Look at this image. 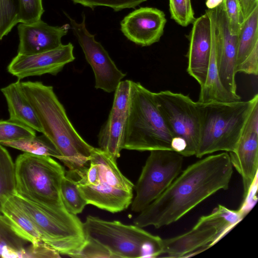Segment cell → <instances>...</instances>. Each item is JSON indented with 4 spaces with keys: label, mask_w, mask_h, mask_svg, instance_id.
<instances>
[{
    "label": "cell",
    "mask_w": 258,
    "mask_h": 258,
    "mask_svg": "<svg viewBox=\"0 0 258 258\" xmlns=\"http://www.w3.org/2000/svg\"><path fill=\"white\" fill-rule=\"evenodd\" d=\"M229 154L208 156L188 165L155 200L139 213L134 224L156 228L182 218L218 191L228 188L233 174Z\"/></svg>",
    "instance_id": "6da1fadb"
},
{
    "label": "cell",
    "mask_w": 258,
    "mask_h": 258,
    "mask_svg": "<svg viewBox=\"0 0 258 258\" xmlns=\"http://www.w3.org/2000/svg\"><path fill=\"white\" fill-rule=\"evenodd\" d=\"M21 86L35 110L42 134L59 152L67 172L80 177L89 165L94 147L76 130L52 86L38 81L21 82Z\"/></svg>",
    "instance_id": "7a4b0ae2"
},
{
    "label": "cell",
    "mask_w": 258,
    "mask_h": 258,
    "mask_svg": "<svg viewBox=\"0 0 258 258\" xmlns=\"http://www.w3.org/2000/svg\"><path fill=\"white\" fill-rule=\"evenodd\" d=\"M86 243L77 258L156 257L162 239L136 225L88 215L83 222Z\"/></svg>",
    "instance_id": "3957f363"
},
{
    "label": "cell",
    "mask_w": 258,
    "mask_h": 258,
    "mask_svg": "<svg viewBox=\"0 0 258 258\" xmlns=\"http://www.w3.org/2000/svg\"><path fill=\"white\" fill-rule=\"evenodd\" d=\"M199 104L201 131L195 156L201 158L218 151L235 150L248 117L258 104V95L248 101Z\"/></svg>",
    "instance_id": "277c9868"
},
{
    "label": "cell",
    "mask_w": 258,
    "mask_h": 258,
    "mask_svg": "<svg viewBox=\"0 0 258 258\" xmlns=\"http://www.w3.org/2000/svg\"><path fill=\"white\" fill-rule=\"evenodd\" d=\"M172 138L157 106L154 92L140 83L132 81L123 149L138 151L172 150Z\"/></svg>",
    "instance_id": "5b68a950"
},
{
    "label": "cell",
    "mask_w": 258,
    "mask_h": 258,
    "mask_svg": "<svg viewBox=\"0 0 258 258\" xmlns=\"http://www.w3.org/2000/svg\"><path fill=\"white\" fill-rule=\"evenodd\" d=\"M16 195L39 206H64L60 187L64 167L50 156L25 153L15 163Z\"/></svg>",
    "instance_id": "8992f818"
},
{
    "label": "cell",
    "mask_w": 258,
    "mask_h": 258,
    "mask_svg": "<svg viewBox=\"0 0 258 258\" xmlns=\"http://www.w3.org/2000/svg\"><path fill=\"white\" fill-rule=\"evenodd\" d=\"M28 216L41 241L60 254L77 257L86 243L83 222L64 206L45 208L17 195L10 197Z\"/></svg>",
    "instance_id": "52a82bcc"
},
{
    "label": "cell",
    "mask_w": 258,
    "mask_h": 258,
    "mask_svg": "<svg viewBox=\"0 0 258 258\" xmlns=\"http://www.w3.org/2000/svg\"><path fill=\"white\" fill-rule=\"evenodd\" d=\"M90 159L98 166L97 176L88 184L77 182L88 205L114 213L131 205L134 183L118 168L116 159L99 148H93Z\"/></svg>",
    "instance_id": "ba28073f"
},
{
    "label": "cell",
    "mask_w": 258,
    "mask_h": 258,
    "mask_svg": "<svg viewBox=\"0 0 258 258\" xmlns=\"http://www.w3.org/2000/svg\"><path fill=\"white\" fill-rule=\"evenodd\" d=\"M134 185L131 210L140 213L158 198L182 171L183 156L172 150H152Z\"/></svg>",
    "instance_id": "9c48e42d"
},
{
    "label": "cell",
    "mask_w": 258,
    "mask_h": 258,
    "mask_svg": "<svg viewBox=\"0 0 258 258\" xmlns=\"http://www.w3.org/2000/svg\"><path fill=\"white\" fill-rule=\"evenodd\" d=\"M157 106L173 138L186 143L183 157L196 155L200 136L201 113L198 102L188 95L161 91L154 93Z\"/></svg>",
    "instance_id": "30bf717a"
},
{
    "label": "cell",
    "mask_w": 258,
    "mask_h": 258,
    "mask_svg": "<svg viewBox=\"0 0 258 258\" xmlns=\"http://www.w3.org/2000/svg\"><path fill=\"white\" fill-rule=\"evenodd\" d=\"M64 14L70 20L73 32L78 40L86 60L93 70L95 88L108 93L114 91L126 74L118 69L107 51L95 40V35L88 31L84 13L82 21L80 23Z\"/></svg>",
    "instance_id": "8fae6325"
},
{
    "label": "cell",
    "mask_w": 258,
    "mask_h": 258,
    "mask_svg": "<svg viewBox=\"0 0 258 258\" xmlns=\"http://www.w3.org/2000/svg\"><path fill=\"white\" fill-rule=\"evenodd\" d=\"M213 10L216 60L220 79L225 88L236 95L238 35L230 33L223 3Z\"/></svg>",
    "instance_id": "7c38bea8"
},
{
    "label": "cell",
    "mask_w": 258,
    "mask_h": 258,
    "mask_svg": "<svg viewBox=\"0 0 258 258\" xmlns=\"http://www.w3.org/2000/svg\"><path fill=\"white\" fill-rule=\"evenodd\" d=\"M228 153L233 167L242 178L244 200L257 179L258 104L248 117L235 150Z\"/></svg>",
    "instance_id": "4fadbf2b"
},
{
    "label": "cell",
    "mask_w": 258,
    "mask_h": 258,
    "mask_svg": "<svg viewBox=\"0 0 258 258\" xmlns=\"http://www.w3.org/2000/svg\"><path fill=\"white\" fill-rule=\"evenodd\" d=\"M74 46L70 42L47 51L31 55L17 54L8 66L9 73L18 80L49 74L56 75L74 61Z\"/></svg>",
    "instance_id": "5bb4252c"
},
{
    "label": "cell",
    "mask_w": 258,
    "mask_h": 258,
    "mask_svg": "<svg viewBox=\"0 0 258 258\" xmlns=\"http://www.w3.org/2000/svg\"><path fill=\"white\" fill-rule=\"evenodd\" d=\"M166 22L163 11L152 7H141L123 19L120 30L129 40L148 46L160 40Z\"/></svg>",
    "instance_id": "9a60e30c"
},
{
    "label": "cell",
    "mask_w": 258,
    "mask_h": 258,
    "mask_svg": "<svg viewBox=\"0 0 258 258\" xmlns=\"http://www.w3.org/2000/svg\"><path fill=\"white\" fill-rule=\"evenodd\" d=\"M192 24L187 36V72L202 87L207 76L212 46L210 19L207 13L196 18Z\"/></svg>",
    "instance_id": "2e32d148"
},
{
    "label": "cell",
    "mask_w": 258,
    "mask_h": 258,
    "mask_svg": "<svg viewBox=\"0 0 258 258\" xmlns=\"http://www.w3.org/2000/svg\"><path fill=\"white\" fill-rule=\"evenodd\" d=\"M71 26L49 25L40 20L33 23H20L17 27L19 36L18 54L31 55L54 49L61 43Z\"/></svg>",
    "instance_id": "e0dca14e"
},
{
    "label": "cell",
    "mask_w": 258,
    "mask_h": 258,
    "mask_svg": "<svg viewBox=\"0 0 258 258\" xmlns=\"http://www.w3.org/2000/svg\"><path fill=\"white\" fill-rule=\"evenodd\" d=\"M236 73L258 74V6L243 21L238 35Z\"/></svg>",
    "instance_id": "ac0fdd59"
},
{
    "label": "cell",
    "mask_w": 258,
    "mask_h": 258,
    "mask_svg": "<svg viewBox=\"0 0 258 258\" xmlns=\"http://www.w3.org/2000/svg\"><path fill=\"white\" fill-rule=\"evenodd\" d=\"M220 238L213 226L196 225L188 232L172 238L162 239V254L168 257H185L202 247L213 245Z\"/></svg>",
    "instance_id": "d6986e66"
},
{
    "label": "cell",
    "mask_w": 258,
    "mask_h": 258,
    "mask_svg": "<svg viewBox=\"0 0 258 258\" xmlns=\"http://www.w3.org/2000/svg\"><path fill=\"white\" fill-rule=\"evenodd\" d=\"M206 12L210 19L211 30V53L206 81L201 87L198 102L202 103L211 102H233L240 101L238 94L229 92L222 85L220 79L216 63L215 37L214 10L208 9Z\"/></svg>",
    "instance_id": "ffe728a7"
},
{
    "label": "cell",
    "mask_w": 258,
    "mask_h": 258,
    "mask_svg": "<svg viewBox=\"0 0 258 258\" xmlns=\"http://www.w3.org/2000/svg\"><path fill=\"white\" fill-rule=\"evenodd\" d=\"M8 108L9 120L42 133V130L35 110L25 96L19 80L1 89Z\"/></svg>",
    "instance_id": "44dd1931"
},
{
    "label": "cell",
    "mask_w": 258,
    "mask_h": 258,
    "mask_svg": "<svg viewBox=\"0 0 258 258\" xmlns=\"http://www.w3.org/2000/svg\"><path fill=\"white\" fill-rule=\"evenodd\" d=\"M1 213L12 229L19 236L30 243L41 241L39 234L31 220L10 197L3 202Z\"/></svg>",
    "instance_id": "7402d4cb"
},
{
    "label": "cell",
    "mask_w": 258,
    "mask_h": 258,
    "mask_svg": "<svg viewBox=\"0 0 258 258\" xmlns=\"http://www.w3.org/2000/svg\"><path fill=\"white\" fill-rule=\"evenodd\" d=\"M126 117L109 113L98 135L99 148L114 159L120 157L123 149Z\"/></svg>",
    "instance_id": "603a6c76"
},
{
    "label": "cell",
    "mask_w": 258,
    "mask_h": 258,
    "mask_svg": "<svg viewBox=\"0 0 258 258\" xmlns=\"http://www.w3.org/2000/svg\"><path fill=\"white\" fill-rule=\"evenodd\" d=\"M241 209L230 210L219 205L212 212L199 218L196 225H208L215 227L220 238L239 222L245 215Z\"/></svg>",
    "instance_id": "cb8c5ba5"
},
{
    "label": "cell",
    "mask_w": 258,
    "mask_h": 258,
    "mask_svg": "<svg viewBox=\"0 0 258 258\" xmlns=\"http://www.w3.org/2000/svg\"><path fill=\"white\" fill-rule=\"evenodd\" d=\"M28 243L15 232L0 212V257L22 258Z\"/></svg>",
    "instance_id": "d4e9b609"
},
{
    "label": "cell",
    "mask_w": 258,
    "mask_h": 258,
    "mask_svg": "<svg viewBox=\"0 0 258 258\" xmlns=\"http://www.w3.org/2000/svg\"><path fill=\"white\" fill-rule=\"evenodd\" d=\"M1 145L34 155L53 157L60 160L61 155L52 142L44 135L6 142Z\"/></svg>",
    "instance_id": "484cf974"
},
{
    "label": "cell",
    "mask_w": 258,
    "mask_h": 258,
    "mask_svg": "<svg viewBox=\"0 0 258 258\" xmlns=\"http://www.w3.org/2000/svg\"><path fill=\"white\" fill-rule=\"evenodd\" d=\"M15 163L0 144V212L4 201L16 194Z\"/></svg>",
    "instance_id": "4316f807"
},
{
    "label": "cell",
    "mask_w": 258,
    "mask_h": 258,
    "mask_svg": "<svg viewBox=\"0 0 258 258\" xmlns=\"http://www.w3.org/2000/svg\"><path fill=\"white\" fill-rule=\"evenodd\" d=\"M60 194L64 207L73 214L81 213L88 205L78 188L77 180L66 172L61 181Z\"/></svg>",
    "instance_id": "83f0119b"
},
{
    "label": "cell",
    "mask_w": 258,
    "mask_h": 258,
    "mask_svg": "<svg viewBox=\"0 0 258 258\" xmlns=\"http://www.w3.org/2000/svg\"><path fill=\"white\" fill-rule=\"evenodd\" d=\"M36 136L35 131L22 124L0 119V144Z\"/></svg>",
    "instance_id": "f1b7e54d"
},
{
    "label": "cell",
    "mask_w": 258,
    "mask_h": 258,
    "mask_svg": "<svg viewBox=\"0 0 258 258\" xmlns=\"http://www.w3.org/2000/svg\"><path fill=\"white\" fill-rule=\"evenodd\" d=\"M18 23V0H0V40Z\"/></svg>",
    "instance_id": "f546056e"
},
{
    "label": "cell",
    "mask_w": 258,
    "mask_h": 258,
    "mask_svg": "<svg viewBox=\"0 0 258 258\" xmlns=\"http://www.w3.org/2000/svg\"><path fill=\"white\" fill-rule=\"evenodd\" d=\"M132 81H121L115 90L113 104L109 113L126 117L131 97Z\"/></svg>",
    "instance_id": "4dcf8cb0"
},
{
    "label": "cell",
    "mask_w": 258,
    "mask_h": 258,
    "mask_svg": "<svg viewBox=\"0 0 258 258\" xmlns=\"http://www.w3.org/2000/svg\"><path fill=\"white\" fill-rule=\"evenodd\" d=\"M44 12L42 0H18L19 23L36 22L41 20Z\"/></svg>",
    "instance_id": "1f68e13d"
},
{
    "label": "cell",
    "mask_w": 258,
    "mask_h": 258,
    "mask_svg": "<svg viewBox=\"0 0 258 258\" xmlns=\"http://www.w3.org/2000/svg\"><path fill=\"white\" fill-rule=\"evenodd\" d=\"M171 18L178 25L186 27L196 19L191 0H169Z\"/></svg>",
    "instance_id": "d6a6232c"
},
{
    "label": "cell",
    "mask_w": 258,
    "mask_h": 258,
    "mask_svg": "<svg viewBox=\"0 0 258 258\" xmlns=\"http://www.w3.org/2000/svg\"><path fill=\"white\" fill-rule=\"evenodd\" d=\"M147 0H72L75 4H80L92 9L97 6H105L118 12L126 8H135Z\"/></svg>",
    "instance_id": "836d02e7"
},
{
    "label": "cell",
    "mask_w": 258,
    "mask_h": 258,
    "mask_svg": "<svg viewBox=\"0 0 258 258\" xmlns=\"http://www.w3.org/2000/svg\"><path fill=\"white\" fill-rule=\"evenodd\" d=\"M223 4L230 33L238 35L243 23L238 1L224 0Z\"/></svg>",
    "instance_id": "e575fe53"
},
{
    "label": "cell",
    "mask_w": 258,
    "mask_h": 258,
    "mask_svg": "<svg viewBox=\"0 0 258 258\" xmlns=\"http://www.w3.org/2000/svg\"><path fill=\"white\" fill-rule=\"evenodd\" d=\"M58 252L42 241L31 243L25 249L22 258H57Z\"/></svg>",
    "instance_id": "d590c367"
},
{
    "label": "cell",
    "mask_w": 258,
    "mask_h": 258,
    "mask_svg": "<svg viewBox=\"0 0 258 258\" xmlns=\"http://www.w3.org/2000/svg\"><path fill=\"white\" fill-rule=\"evenodd\" d=\"M238 1L243 22L254 9L258 6V0H238Z\"/></svg>",
    "instance_id": "8d00e7d4"
},
{
    "label": "cell",
    "mask_w": 258,
    "mask_h": 258,
    "mask_svg": "<svg viewBox=\"0 0 258 258\" xmlns=\"http://www.w3.org/2000/svg\"><path fill=\"white\" fill-rule=\"evenodd\" d=\"M224 0H206V5L208 9H213L222 4Z\"/></svg>",
    "instance_id": "74e56055"
}]
</instances>
